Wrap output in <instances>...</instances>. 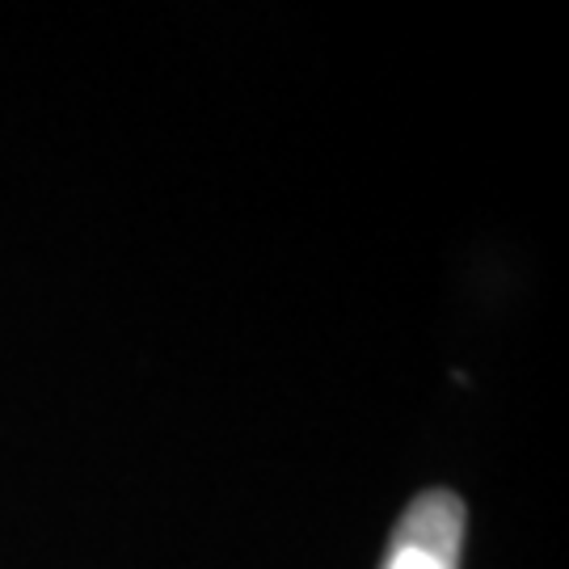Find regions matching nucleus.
Segmentation results:
<instances>
[{
	"mask_svg": "<svg viewBox=\"0 0 569 569\" xmlns=\"http://www.w3.org/2000/svg\"><path fill=\"white\" fill-rule=\"evenodd\" d=\"M465 545V502L448 489L413 498L392 531L385 569H456Z\"/></svg>",
	"mask_w": 569,
	"mask_h": 569,
	"instance_id": "obj_1",
	"label": "nucleus"
}]
</instances>
